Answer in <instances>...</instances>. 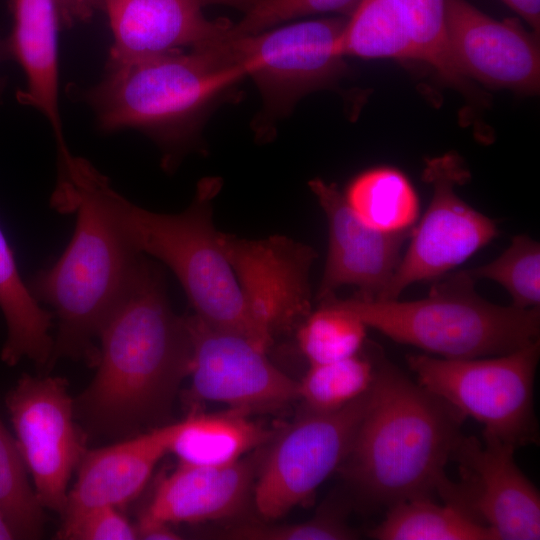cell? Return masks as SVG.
<instances>
[{"mask_svg": "<svg viewBox=\"0 0 540 540\" xmlns=\"http://www.w3.org/2000/svg\"><path fill=\"white\" fill-rule=\"evenodd\" d=\"M341 54L420 60L405 19L391 0H360L339 39Z\"/></svg>", "mask_w": 540, "mask_h": 540, "instance_id": "cb8c5ba5", "label": "cell"}, {"mask_svg": "<svg viewBox=\"0 0 540 540\" xmlns=\"http://www.w3.org/2000/svg\"><path fill=\"white\" fill-rule=\"evenodd\" d=\"M456 154L426 160L423 179L433 188L430 204L410 235V244L384 291L397 299L411 284L445 275L498 235L496 222L455 192L469 178Z\"/></svg>", "mask_w": 540, "mask_h": 540, "instance_id": "8fae6325", "label": "cell"}, {"mask_svg": "<svg viewBox=\"0 0 540 540\" xmlns=\"http://www.w3.org/2000/svg\"><path fill=\"white\" fill-rule=\"evenodd\" d=\"M257 457L225 466L179 464L157 484L140 516L174 523H199L238 514L253 492Z\"/></svg>", "mask_w": 540, "mask_h": 540, "instance_id": "ac0fdd59", "label": "cell"}, {"mask_svg": "<svg viewBox=\"0 0 540 540\" xmlns=\"http://www.w3.org/2000/svg\"><path fill=\"white\" fill-rule=\"evenodd\" d=\"M0 511L17 539H38L43 535L44 513L16 440L0 418Z\"/></svg>", "mask_w": 540, "mask_h": 540, "instance_id": "4316f807", "label": "cell"}, {"mask_svg": "<svg viewBox=\"0 0 540 540\" xmlns=\"http://www.w3.org/2000/svg\"><path fill=\"white\" fill-rule=\"evenodd\" d=\"M0 310L7 328L1 360L8 366H15L28 359L43 372L47 370L54 344L50 333L53 314L40 305L23 281L13 250L1 228Z\"/></svg>", "mask_w": 540, "mask_h": 540, "instance_id": "44dd1931", "label": "cell"}, {"mask_svg": "<svg viewBox=\"0 0 540 540\" xmlns=\"http://www.w3.org/2000/svg\"><path fill=\"white\" fill-rule=\"evenodd\" d=\"M515 448L482 436H459L451 459L460 482L440 494L489 527L497 540L540 538V497L514 460Z\"/></svg>", "mask_w": 540, "mask_h": 540, "instance_id": "4fadbf2b", "label": "cell"}, {"mask_svg": "<svg viewBox=\"0 0 540 540\" xmlns=\"http://www.w3.org/2000/svg\"><path fill=\"white\" fill-rule=\"evenodd\" d=\"M360 0H262L236 24L230 35L255 34L291 19L318 13H352Z\"/></svg>", "mask_w": 540, "mask_h": 540, "instance_id": "f546056e", "label": "cell"}, {"mask_svg": "<svg viewBox=\"0 0 540 540\" xmlns=\"http://www.w3.org/2000/svg\"><path fill=\"white\" fill-rule=\"evenodd\" d=\"M352 212L367 226L388 233L414 227L419 200L408 178L392 167H375L357 175L343 194Z\"/></svg>", "mask_w": 540, "mask_h": 540, "instance_id": "603a6c76", "label": "cell"}, {"mask_svg": "<svg viewBox=\"0 0 540 540\" xmlns=\"http://www.w3.org/2000/svg\"><path fill=\"white\" fill-rule=\"evenodd\" d=\"M373 377L374 361L359 353L338 361L310 364L298 382V400L305 411L333 412L364 394Z\"/></svg>", "mask_w": 540, "mask_h": 540, "instance_id": "484cf974", "label": "cell"}, {"mask_svg": "<svg viewBox=\"0 0 540 540\" xmlns=\"http://www.w3.org/2000/svg\"><path fill=\"white\" fill-rule=\"evenodd\" d=\"M250 413L230 408L204 414L197 411L172 423L169 453L179 464L225 466L273 439L275 432L250 418Z\"/></svg>", "mask_w": 540, "mask_h": 540, "instance_id": "ffe728a7", "label": "cell"}, {"mask_svg": "<svg viewBox=\"0 0 540 540\" xmlns=\"http://www.w3.org/2000/svg\"><path fill=\"white\" fill-rule=\"evenodd\" d=\"M16 443L43 508L63 514L68 482L85 449L74 400L62 377L23 374L6 394Z\"/></svg>", "mask_w": 540, "mask_h": 540, "instance_id": "30bf717a", "label": "cell"}, {"mask_svg": "<svg viewBox=\"0 0 540 540\" xmlns=\"http://www.w3.org/2000/svg\"><path fill=\"white\" fill-rule=\"evenodd\" d=\"M58 539L68 540H134L136 528L116 507L92 509L71 520L63 521Z\"/></svg>", "mask_w": 540, "mask_h": 540, "instance_id": "1f68e13d", "label": "cell"}, {"mask_svg": "<svg viewBox=\"0 0 540 540\" xmlns=\"http://www.w3.org/2000/svg\"><path fill=\"white\" fill-rule=\"evenodd\" d=\"M172 423L84 453L62 514L71 520L92 509L123 507L146 486L159 460L169 453Z\"/></svg>", "mask_w": 540, "mask_h": 540, "instance_id": "e0dca14e", "label": "cell"}, {"mask_svg": "<svg viewBox=\"0 0 540 540\" xmlns=\"http://www.w3.org/2000/svg\"><path fill=\"white\" fill-rule=\"evenodd\" d=\"M445 31L463 78L524 94L539 92V44L517 22L495 20L466 0H446Z\"/></svg>", "mask_w": 540, "mask_h": 540, "instance_id": "5bb4252c", "label": "cell"}, {"mask_svg": "<svg viewBox=\"0 0 540 540\" xmlns=\"http://www.w3.org/2000/svg\"><path fill=\"white\" fill-rule=\"evenodd\" d=\"M367 328L359 316L333 296L321 301L318 309L301 322L297 341L309 365L328 363L358 354Z\"/></svg>", "mask_w": 540, "mask_h": 540, "instance_id": "d4e9b609", "label": "cell"}, {"mask_svg": "<svg viewBox=\"0 0 540 540\" xmlns=\"http://www.w3.org/2000/svg\"><path fill=\"white\" fill-rule=\"evenodd\" d=\"M137 539L178 540L182 537L171 528V524L140 516L135 526Z\"/></svg>", "mask_w": 540, "mask_h": 540, "instance_id": "836d02e7", "label": "cell"}, {"mask_svg": "<svg viewBox=\"0 0 540 540\" xmlns=\"http://www.w3.org/2000/svg\"><path fill=\"white\" fill-rule=\"evenodd\" d=\"M204 0H103L113 34L107 71L226 37L232 22L208 19Z\"/></svg>", "mask_w": 540, "mask_h": 540, "instance_id": "2e32d148", "label": "cell"}, {"mask_svg": "<svg viewBox=\"0 0 540 540\" xmlns=\"http://www.w3.org/2000/svg\"><path fill=\"white\" fill-rule=\"evenodd\" d=\"M368 402L369 389L336 411H305L273 437L259 464L252 492L262 517L277 519L313 497L326 478L342 465Z\"/></svg>", "mask_w": 540, "mask_h": 540, "instance_id": "9c48e42d", "label": "cell"}, {"mask_svg": "<svg viewBox=\"0 0 540 540\" xmlns=\"http://www.w3.org/2000/svg\"><path fill=\"white\" fill-rule=\"evenodd\" d=\"M539 340L510 353L470 358L409 355L418 384L461 419L483 425L482 436L514 448L536 440L533 384Z\"/></svg>", "mask_w": 540, "mask_h": 540, "instance_id": "52a82bcc", "label": "cell"}, {"mask_svg": "<svg viewBox=\"0 0 540 540\" xmlns=\"http://www.w3.org/2000/svg\"><path fill=\"white\" fill-rule=\"evenodd\" d=\"M517 12L538 36L540 29V0H502Z\"/></svg>", "mask_w": 540, "mask_h": 540, "instance_id": "e575fe53", "label": "cell"}, {"mask_svg": "<svg viewBox=\"0 0 540 540\" xmlns=\"http://www.w3.org/2000/svg\"><path fill=\"white\" fill-rule=\"evenodd\" d=\"M345 23L342 18H324L255 34H228L222 45L230 61L255 82L266 105L286 112L345 73L339 47Z\"/></svg>", "mask_w": 540, "mask_h": 540, "instance_id": "ba28073f", "label": "cell"}, {"mask_svg": "<svg viewBox=\"0 0 540 540\" xmlns=\"http://www.w3.org/2000/svg\"><path fill=\"white\" fill-rule=\"evenodd\" d=\"M379 540H495L493 531L457 505L431 497L406 499L389 507L370 533ZM497 540V539H496Z\"/></svg>", "mask_w": 540, "mask_h": 540, "instance_id": "7402d4cb", "label": "cell"}, {"mask_svg": "<svg viewBox=\"0 0 540 540\" xmlns=\"http://www.w3.org/2000/svg\"><path fill=\"white\" fill-rule=\"evenodd\" d=\"M403 15L421 61L437 72L452 64L445 31L446 0H391Z\"/></svg>", "mask_w": 540, "mask_h": 540, "instance_id": "f1b7e54d", "label": "cell"}, {"mask_svg": "<svg viewBox=\"0 0 540 540\" xmlns=\"http://www.w3.org/2000/svg\"><path fill=\"white\" fill-rule=\"evenodd\" d=\"M243 77L217 40L107 71L85 99L104 131L136 128L175 143L215 96Z\"/></svg>", "mask_w": 540, "mask_h": 540, "instance_id": "8992f818", "label": "cell"}, {"mask_svg": "<svg viewBox=\"0 0 540 540\" xmlns=\"http://www.w3.org/2000/svg\"><path fill=\"white\" fill-rule=\"evenodd\" d=\"M474 285L462 270L437 281L419 300L358 295L335 300L367 327L447 359L502 355L539 340V307L496 305L478 295Z\"/></svg>", "mask_w": 540, "mask_h": 540, "instance_id": "5b68a950", "label": "cell"}, {"mask_svg": "<svg viewBox=\"0 0 540 540\" xmlns=\"http://www.w3.org/2000/svg\"><path fill=\"white\" fill-rule=\"evenodd\" d=\"M17 536L5 516L0 511V540H13Z\"/></svg>", "mask_w": 540, "mask_h": 540, "instance_id": "8d00e7d4", "label": "cell"}, {"mask_svg": "<svg viewBox=\"0 0 540 540\" xmlns=\"http://www.w3.org/2000/svg\"><path fill=\"white\" fill-rule=\"evenodd\" d=\"M85 178L129 246L163 262L182 285L195 314L218 329L244 335L265 347L273 332L251 304L231 259L227 235L212 222L214 180L199 185L191 205L179 214H162L135 205L113 189L88 160Z\"/></svg>", "mask_w": 540, "mask_h": 540, "instance_id": "277c9868", "label": "cell"}, {"mask_svg": "<svg viewBox=\"0 0 540 540\" xmlns=\"http://www.w3.org/2000/svg\"><path fill=\"white\" fill-rule=\"evenodd\" d=\"M96 374L74 400L85 435L122 440L162 421L189 375L186 317L171 308L157 267L141 256L99 335Z\"/></svg>", "mask_w": 540, "mask_h": 540, "instance_id": "6da1fadb", "label": "cell"}, {"mask_svg": "<svg viewBox=\"0 0 540 540\" xmlns=\"http://www.w3.org/2000/svg\"><path fill=\"white\" fill-rule=\"evenodd\" d=\"M59 21L66 27L89 21L97 11H102L103 0H54Z\"/></svg>", "mask_w": 540, "mask_h": 540, "instance_id": "d6a6232c", "label": "cell"}, {"mask_svg": "<svg viewBox=\"0 0 540 540\" xmlns=\"http://www.w3.org/2000/svg\"><path fill=\"white\" fill-rule=\"evenodd\" d=\"M262 0H204L206 4L226 5L242 11L244 14L253 9Z\"/></svg>", "mask_w": 540, "mask_h": 540, "instance_id": "d590c367", "label": "cell"}, {"mask_svg": "<svg viewBox=\"0 0 540 540\" xmlns=\"http://www.w3.org/2000/svg\"><path fill=\"white\" fill-rule=\"evenodd\" d=\"M328 221V251L317 292L321 302L337 289L351 285L360 297L376 299L386 288L401 259L411 231L382 232L364 224L350 209L334 183L309 181Z\"/></svg>", "mask_w": 540, "mask_h": 540, "instance_id": "9a60e30c", "label": "cell"}, {"mask_svg": "<svg viewBox=\"0 0 540 540\" xmlns=\"http://www.w3.org/2000/svg\"><path fill=\"white\" fill-rule=\"evenodd\" d=\"M224 535L238 540H345L355 537L344 521L332 512L298 523L238 525Z\"/></svg>", "mask_w": 540, "mask_h": 540, "instance_id": "4dcf8cb0", "label": "cell"}, {"mask_svg": "<svg viewBox=\"0 0 540 540\" xmlns=\"http://www.w3.org/2000/svg\"><path fill=\"white\" fill-rule=\"evenodd\" d=\"M466 272L475 281L488 279L500 284L515 307H539L540 246L527 235L513 237L509 247L495 260Z\"/></svg>", "mask_w": 540, "mask_h": 540, "instance_id": "83f0119b", "label": "cell"}, {"mask_svg": "<svg viewBox=\"0 0 540 540\" xmlns=\"http://www.w3.org/2000/svg\"><path fill=\"white\" fill-rule=\"evenodd\" d=\"M13 28L7 43L11 58L26 76L17 93L21 104L39 110L50 123L58 151L67 149L58 97V26L54 0H10Z\"/></svg>", "mask_w": 540, "mask_h": 540, "instance_id": "d6986e66", "label": "cell"}, {"mask_svg": "<svg viewBox=\"0 0 540 540\" xmlns=\"http://www.w3.org/2000/svg\"><path fill=\"white\" fill-rule=\"evenodd\" d=\"M11 58L7 39H3L0 36V64L4 62L5 60ZM5 85L3 79H0V86Z\"/></svg>", "mask_w": 540, "mask_h": 540, "instance_id": "74e56055", "label": "cell"}, {"mask_svg": "<svg viewBox=\"0 0 540 540\" xmlns=\"http://www.w3.org/2000/svg\"><path fill=\"white\" fill-rule=\"evenodd\" d=\"M377 360L345 474L376 505L439 494L463 419L389 361Z\"/></svg>", "mask_w": 540, "mask_h": 540, "instance_id": "3957f363", "label": "cell"}, {"mask_svg": "<svg viewBox=\"0 0 540 540\" xmlns=\"http://www.w3.org/2000/svg\"><path fill=\"white\" fill-rule=\"evenodd\" d=\"M186 321L192 342L191 403H223L252 414L298 400V382L271 363L267 347L210 326L196 315Z\"/></svg>", "mask_w": 540, "mask_h": 540, "instance_id": "7c38bea8", "label": "cell"}, {"mask_svg": "<svg viewBox=\"0 0 540 540\" xmlns=\"http://www.w3.org/2000/svg\"><path fill=\"white\" fill-rule=\"evenodd\" d=\"M59 162L52 205L59 212L75 213L74 233L62 256L28 284L57 319L48 371L60 358L96 366L100 332L142 256L105 212L83 174L80 157L69 152Z\"/></svg>", "mask_w": 540, "mask_h": 540, "instance_id": "7a4b0ae2", "label": "cell"}]
</instances>
